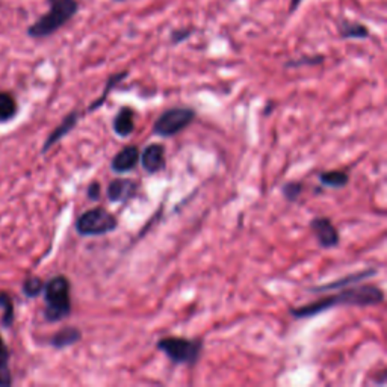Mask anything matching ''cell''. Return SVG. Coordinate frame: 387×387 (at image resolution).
I'll return each mask as SVG.
<instances>
[{
  "mask_svg": "<svg viewBox=\"0 0 387 387\" xmlns=\"http://www.w3.org/2000/svg\"><path fill=\"white\" fill-rule=\"evenodd\" d=\"M384 301V292L381 287L375 285H360L356 287L342 289V292L324 297L318 301H313L310 304L289 309V314L295 319L314 318L318 314L332 310L334 307L353 306V307H371L378 306Z\"/></svg>",
  "mask_w": 387,
  "mask_h": 387,
  "instance_id": "6da1fadb",
  "label": "cell"
},
{
  "mask_svg": "<svg viewBox=\"0 0 387 387\" xmlns=\"http://www.w3.org/2000/svg\"><path fill=\"white\" fill-rule=\"evenodd\" d=\"M44 312L43 317L48 324H58L70 318L73 312L71 304V283L64 274L53 275L44 283Z\"/></svg>",
  "mask_w": 387,
  "mask_h": 387,
  "instance_id": "7a4b0ae2",
  "label": "cell"
},
{
  "mask_svg": "<svg viewBox=\"0 0 387 387\" xmlns=\"http://www.w3.org/2000/svg\"><path fill=\"white\" fill-rule=\"evenodd\" d=\"M48 11L28 28V35L33 40H43L63 29L79 12L78 0H47Z\"/></svg>",
  "mask_w": 387,
  "mask_h": 387,
  "instance_id": "3957f363",
  "label": "cell"
},
{
  "mask_svg": "<svg viewBox=\"0 0 387 387\" xmlns=\"http://www.w3.org/2000/svg\"><path fill=\"white\" fill-rule=\"evenodd\" d=\"M156 348L159 349L162 354H165L166 359L174 363V365H184L192 368L197 365V361L203 354L204 342L201 339L166 336L162 337L161 341H157Z\"/></svg>",
  "mask_w": 387,
  "mask_h": 387,
  "instance_id": "277c9868",
  "label": "cell"
},
{
  "mask_svg": "<svg viewBox=\"0 0 387 387\" xmlns=\"http://www.w3.org/2000/svg\"><path fill=\"white\" fill-rule=\"evenodd\" d=\"M118 227V220L114 213L107 209L97 206V208L85 211L78 216L75 223L76 233L83 238L103 236L114 232Z\"/></svg>",
  "mask_w": 387,
  "mask_h": 387,
  "instance_id": "5b68a950",
  "label": "cell"
},
{
  "mask_svg": "<svg viewBox=\"0 0 387 387\" xmlns=\"http://www.w3.org/2000/svg\"><path fill=\"white\" fill-rule=\"evenodd\" d=\"M197 117V111L191 106H174L164 111L153 123V135L171 138L188 129Z\"/></svg>",
  "mask_w": 387,
  "mask_h": 387,
  "instance_id": "8992f818",
  "label": "cell"
},
{
  "mask_svg": "<svg viewBox=\"0 0 387 387\" xmlns=\"http://www.w3.org/2000/svg\"><path fill=\"white\" fill-rule=\"evenodd\" d=\"M310 230L321 248L330 250L341 244V235L329 216H314L310 221Z\"/></svg>",
  "mask_w": 387,
  "mask_h": 387,
  "instance_id": "52a82bcc",
  "label": "cell"
},
{
  "mask_svg": "<svg viewBox=\"0 0 387 387\" xmlns=\"http://www.w3.org/2000/svg\"><path fill=\"white\" fill-rule=\"evenodd\" d=\"M166 149L161 142H153L145 147L139 154V164L147 174H157L166 166Z\"/></svg>",
  "mask_w": 387,
  "mask_h": 387,
  "instance_id": "ba28073f",
  "label": "cell"
},
{
  "mask_svg": "<svg viewBox=\"0 0 387 387\" xmlns=\"http://www.w3.org/2000/svg\"><path fill=\"white\" fill-rule=\"evenodd\" d=\"M139 184L133 179H114L106 188V197L111 203H127L137 196Z\"/></svg>",
  "mask_w": 387,
  "mask_h": 387,
  "instance_id": "9c48e42d",
  "label": "cell"
},
{
  "mask_svg": "<svg viewBox=\"0 0 387 387\" xmlns=\"http://www.w3.org/2000/svg\"><path fill=\"white\" fill-rule=\"evenodd\" d=\"M79 120H80V112L79 111L68 112L63 118V121H60V123L51 133H48V137L43 142L41 154H46L48 150H52L60 139H64L68 135V133L78 126Z\"/></svg>",
  "mask_w": 387,
  "mask_h": 387,
  "instance_id": "30bf717a",
  "label": "cell"
},
{
  "mask_svg": "<svg viewBox=\"0 0 387 387\" xmlns=\"http://www.w3.org/2000/svg\"><path fill=\"white\" fill-rule=\"evenodd\" d=\"M139 154L141 150L138 149V145L130 144L126 145V147L121 149L120 152L115 153L111 161V169L117 174H124L130 173L139 165Z\"/></svg>",
  "mask_w": 387,
  "mask_h": 387,
  "instance_id": "8fae6325",
  "label": "cell"
},
{
  "mask_svg": "<svg viewBox=\"0 0 387 387\" xmlns=\"http://www.w3.org/2000/svg\"><path fill=\"white\" fill-rule=\"evenodd\" d=\"M377 272H378L377 268H368V270H361V271H357V272H353V274H346V275H344L341 278H336L334 282L325 283V285H321V286H313V287L309 289V292H327V290L344 289L346 286L360 283V282L365 280V278H371L373 275H377Z\"/></svg>",
  "mask_w": 387,
  "mask_h": 387,
  "instance_id": "7c38bea8",
  "label": "cell"
},
{
  "mask_svg": "<svg viewBox=\"0 0 387 387\" xmlns=\"http://www.w3.org/2000/svg\"><path fill=\"white\" fill-rule=\"evenodd\" d=\"M82 341V332L75 325H67L64 329L58 330L48 341V345L52 348L63 351L65 348H70L73 345H76Z\"/></svg>",
  "mask_w": 387,
  "mask_h": 387,
  "instance_id": "4fadbf2b",
  "label": "cell"
},
{
  "mask_svg": "<svg viewBox=\"0 0 387 387\" xmlns=\"http://www.w3.org/2000/svg\"><path fill=\"white\" fill-rule=\"evenodd\" d=\"M337 32L342 40H368L371 36V29L366 24L348 18H341L337 24Z\"/></svg>",
  "mask_w": 387,
  "mask_h": 387,
  "instance_id": "5bb4252c",
  "label": "cell"
},
{
  "mask_svg": "<svg viewBox=\"0 0 387 387\" xmlns=\"http://www.w3.org/2000/svg\"><path fill=\"white\" fill-rule=\"evenodd\" d=\"M112 129L121 138L130 137L135 130V112L130 106L120 107V111L112 120Z\"/></svg>",
  "mask_w": 387,
  "mask_h": 387,
  "instance_id": "9a60e30c",
  "label": "cell"
},
{
  "mask_svg": "<svg viewBox=\"0 0 387 387\" xmlns=\"http://www.w3.org/2000/svg\"><path fill=\"white\" fill-rule=\"evenodd\" d=\"M127 76H129V70L118 71V73H115V75L109 76L107 80H106V83H105V90H103V92H102V95L99 97V99H95V100L88 106L87 114H91V112L97 111V109H99V107H102V106L105 105L106 99H107V95L112 92V90L117 87V85H120L121 82H124V80L127 79Z\"/></svg>",
  "mask_w": 387,
  "mask_h": 387,
  "instance_id": "2e32d148",
  "label": "cell"
},
{
  "mask_svg": "<svg viewBox=\"0 0 387 387\" xmlns=\"http://www.w3.org/2000/svg\"><path fill=\"white\" fill-rule=\"evenodd\" d=\"M18 114V103L14 94L9 91H0V124L9 123Z\"/></svg>",
  "mask_w": 387,
  "mask_h": 387,
  "instance_id": "e0dca14e",
  "label": "cell"
},
{
  "mask_svg": "<svg viewBox=\"0 0 387 387\" xmlns=\"http://www.w3.org/2000/svg\"><path fill=\"white\" fill-rule=\"evenodd\" d=\"M11 351L0 334V387H11L14 384L11 372Z\"/></svg>",
  "mask_w": 387,
  "mask_h": 387,
  "instance_id": "ac0fdd59",
  "label": "cell"
},
{
  "mask_svg": "<svg viewBox=\"0 0 387 387\" xmlns=\"http://www.w3.org/2000/svg\"><path fill=\"white\" fill-rule=\"evenodd\" d=\"M0 310H2V317H0V324L4 329L9 330L16 322V307L14 299H12L8 290H0Z\"/></svg>",
  "mask_w": 387,
  "mask_h": 387,
  "instance_id": "d6986e66",
  "label": "cell"
},
{
  "mask_svg": "<svg viewBox=\"0 0 387 387\" xmlns=\"http://www.w3.org/2000/svg\"><path fill=\"white\" fill-rule=\"evenodd\" d=\"M319 184L332 189H341L349 184V174L346 171H341V169L324 171L319 174Z\"/></svg>",
  "mask_w": 387,
  "mask_h": 387,
  "instance_id": "ffe728a7",
  "label": "cell"
},
{
  "mask_svg": "<svg viewBox=\"0 0 387 387\" xmlns=\"http://www.w3.org/2000/svg\"><path fill=\"white\" fill-rule=\"evenodd\" d=\"M44 280L38 275H29L23 280L21 283V294L29 298H38L40 295H43V289H44Z\"/></svg>",
  "mask_w": 387,
  "mask_h": 387,
  "instance_id": "44dd1931",
  "label": "cell"
},
{
  "mask_svg": "<svg viewBox=\"0 0 387 387\" xmlns=\"http://www.w3.org/2000/svg\"><path fill=\"white\" fill-rule=\"evenodd\" d=\"M325 63L324 55H302L297 59H289L285 63V68H301V67H317Z\"/></svg>",
  "mask_w": 387,
  "mask_h": 387,
  "instance_id": "7402d4cb",
  "label": "cell"
},
{
  "mask_svg": "<svg viewBox=\"0 0 387 387\" xmlns=\"http://www.w3.org/2000/svg\"><path fill=\"white\" fill-rule=\"evenodd\" d=\"M302 191H304V184H302V181H299V180L286 181V184L282 186L283 197L289 203H295L301 197Z\"/></svg>",
  "mask_w": 387,
  "mask_h": 387,
  "instance_id": "603a6c76",
  "label": "cell"
},
{
  "mask_svg": "<svg viewBox=\"0 0 387 387\" xmlns=\"http://www.w3.org/2000/svg\"><path fill=\"white\" fill-rule=\"evenodd\" d=\"M194 32H196V31L191 29V28L176 29V31L171 32V35H169V41H171L173 46H179V44H181V43L188 41V40L191 38V36H192Z\"/></svg>",
  "mask_w": 387,
  "mask_h": 387,
  "instance_id": "cb8c5ba5",
  "label": "cell"
},
{
  "mask_svg": "<svg viewBox=\"0 0 387 387\" xmlns=\"http://www.w3.org/2000/svg\"><path fill=\"white\" fill-rule=\"evenodd\" d=\"M87 197L90 201H99L102 198V185L100 181L92 180L87 188Z\"/></svg>",
  "mask_w": 387,
  "mask_h": 387,
  "instance_id": "d4e9b609",
  "label": "cell"
},
{
  "mask_svg": "<svg viewBox=\"0 0 387 387\" xmlns=\"http://www.w3.org/2000/svg\"><path fill=\"white\" fill-rule=\"evenodd\" d=\"M304 2V0H290L289 2V14H294V12H297V9L301 6V4Z\"/></svg>",
  "mask_w": 387,
  "mask_h": 387,
  "instance_id": "484cf974",
  "label": "cell"
},
{
  "mask_svg": "<svg viewBox=\"0 0 387 387\" xmlns=\"http://www.w3.org/2000/svg\"><path fill=\"white\" fill-rule=\"evenodd\" d=\"M114 2H123V0H114Z\"/></svg>",
  "mask_w": 387,
  "mask_h": 387,
  "instance_id": "4316f807",
  "label": "cell"
}]
</instances>
